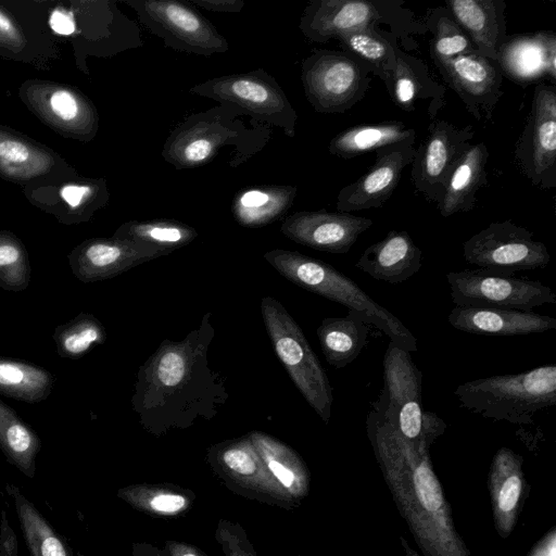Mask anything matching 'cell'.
<instances>
[{"mask_svg":"<svg viewBox=\"0 0 556 556\" xmlns=\"http://www.w3.org/2000/svg\"><path fill=\"white\" fill-rule=\"evenodd\" d=\"M215 328L205 313L182 340H164L139 367L131 406L142 428L160 437L211 420L229 397L225 379L208 364Z\"/></svg>","mask_w":556,"mask_h":556,"instance_id":"cell-1","label":"cell"},{"mask_svg":"<svg viewBox=\"0 0 556 556\" xmlns=\"http://www.w3.org/2000/svg\"><path fill=\"white\" fill-rule=\"evenodd\" d=\"M241 115L239 109L223 104L189 115L164 142L163 160L176 169L195 168L230 147L233 165L240 166L265 147L270 135L268 128L255 121L248 124Z\"/></svg>","mask_w":556,"mask_h":556,"instance_id":"cell-2","label":"cell"},{"mask_svg":"<svg viewBox=\"0 0 556 556\" xmlns=\"http://www.w3.org/2000/svg\"><path fill=\"white\" fill-rule=\"evenodd\" d=\"M263 257L292 283L357 313L402 350L408 353L418 350L417 339L395 315L331 265L300 252L283 249L267 251Z\"/></svg>","mask_w":556,"mask_h":556,"instance_id":"cell-3","label":"cell"},{"mask_svg":"<svg viewBox=\"0 0 556 556\" xmlns=\"http://www.w3.org/2000/svg\"><path fill=\"white\" fill-rule=\"evenodd\" d=\"M454 395L462 407L485 418L529 424L541 409L556 404V366L470 380Z\"/></svg>","mask_w":556,"mask_h":556,"instance_id":"cell-4","label":"cell"},{"mask_svg":"<svg viewBox=\"0 0 556 556\" xmlns=\"http://www.w3.org/2000/svg\"><path fill=\"white\" fill-rule=\"evenodd\" d=\"M261 312L280 363L308 405L327 424L333 403L332 387L301 327L271 296L262 299Z\"/></svg>","mask_w":556,"mask_h":556,"instance_id":"cell-5","label":"cell"},{"mask_svg":"<svg viewBox=\"0 0 556 556\" xmlns=\"http://www.w3.org/2000/svg\"><path fill=\"white\" fill-rule=\"evenodd\" d=\"M189 92L239 109L258 124L295 137L298 113L277 80L263 68L210 78Z\"/></svg>","mask_w":556,"mask_h":556,"instance_id":"cell-6","label":"cell"},{"mask_svg":"<svg viewBox=\"0 0 556 556\" xmlns=\"http://www.w3.org/2000/svg\"><path fill=\"white\" fill-rule=\"evenodd\" d=\"M374 410L399 434L415 441L442 431L444 422L421 407V372L408 352L390 342L383 357V389Z\"/></svg>","mask_w":556,"mask_h":556,"instance_id":"cell-7","label":"cell"},{"mask_svg":"<svg viewBox=\"0 0 556 556\" xmlns=\"http://www.w3.org/2000/svg\"><path fill=\"white\" fill-rule=\"evenodd\" d=\"M370 70L343 51L315 50L301 63L305 98L317 113H344L370 87Z\"/></svg>","mask_w":556,"mask_h":556,"instance_id":"cell-8","label":"cell"},{"mask_svg":"<svg viewBox=\"0 0 556 556\" xmlns=\"http://www.w3.org/2000/svg\"><path fill=\"white\" fill-rule=\"evenodd\" d=\"M127 4L147 30L176 51L208 56L229 49L227 39L187 0H130Z\"/></svg>","mask_w":556,"mask_h":556,"instance_id":"cell-9","label":"cell"},{"mask_svg":"<svg viewBox=\"0 0 556 556\" xmlns=\"http://www.w3.org/2000/svg\"><path fill=\"white\" fill-rule=\"evenodd\" d=\"M446 280L455 306L532 312L534 307L556 303L555 292L540 281L481 268L450 271Z\"/></svg>","mask_w":556,"mask_h":556,"instance_id":"cell-10","label":"cell"},{"mask_svg":"<svg viewBox=\"0 0 556 556\" xmlns=\"http://www.w3.org/2000/svg\"><path fill=\"white\" fill-rule=\"evenodd\" d=\"M467 263L481 269L510 275L546 267L551 255L533 232L510 219L493 222L463 244Z\"/></svg>","mask_w":556,"mask_h":556,"instance_id":"cell-11","label":"cell"},{"mask_svg":"<svg viewBox=\"0 0 556 556\" xmlns=\"http://www.w3.org/2000/svg\"><path fill=\"white\" fill-rule=\"evenodd\" d=\"M515 162L535 187H556V86H535L531 110L516 143Z\"/></svg>","mask_w":556,"mask_h":556,"instance_id":"cell-12","label":"cell"},{"mask_svg":"<svg viewBox=\"0 0 556 556\" xmlns=\"http://www.w3.org/2000/svg\"><path fill=\"white\" fill-rule=\"evenodd\" d=\"M207 462L237 493L286 509L293 503L265 467L249 434L212 445Z\"/></svg>","mask_w":556,"mask_h":556,"instance_id":"cell-13","label":"cell"},{"mask_svg":"<svg viewBox=\"0 0 556 556\" xmlns=\"http://www.w3.org/2000/svg\"><path fill=\"white\" fill-rule=\"evenodd\" d=\"M400 1L312 0L304 8L299 29L312 42L325 43L352 30L400 20Z\"/></svg>","mask_w":556,"mask_h":556,"instance_id":"cell-14","label":"cell"},{"mask_svg":"<svg viewBox=\"0 0 556 556\" xmlns=\"http://www.w3.org/2000/svg\"><path fill=\"white\" fill-rule=\"evenodd\" d=\"M473 137L471 125L458 127L444 119L431 122L410 163L413 185L427 201L435 205L440 202L453 165Z\"/></svg>","mask_w":556,"mask_h":556,"instance_id":"cell-15","label":"cell"},{"mask_svg":"<svg viewBox=\"0 0 556 556\" xmlns=\"http://www.w3.org/2000/svg\"><path fill=\"white\" fill-rule=\"evenodd\" d=\"M433 63L476 119L492 118L503 96V71L497 62L475 52Z\"/></svg>","mask_w":556,"mask_h":556,"instance_id":"cell-16","label":"cell"},{"mask_svg":"<svg viewBox=\"0 0 556 556\" xmlns=\"http://www.w3.org/2000/svg\"><path fill=\"white\" fill-rule=\"evenodd\" d=\"M375 153V162L368 170L339 191L336 203L339 212L382 207L396 189L403 169L413 161L415 140L388 146Z\"/></svg>","mask_w":556,"mask_h":556,"instance_id":"cell-17","label":"cell"},{"mask_svg":"<svg viewBox=\"0 0 556 556\" xmlns=\"http://www.w3.org/2000/svg\"><path fill=\"white\" fill-rule=\"evenodd\" d=\"M372 224V219L351 213L300 211L286 217L280 230L295 243L321 252L344 254Z\"/></svg>","mask_w":556,"mask_h":556,"instance_id":"cell-18","label":"cell"},{"mask_svg":"<svg viewBox=\"0 0 556 556\" xmlns=\"http://www.w3.org/2000/svg\"><path fill=\"white\" fill-rule=\"evenodd\" d=\"M166 253L126 239H92L68 256L71 270L84 283L113 278Z\"/></svg>","mask_w":556,"mask_h":556,"instance_id":"cell-19","label":"cell"},{"mask_svg":"<svg viewBox=\"0 0 556 556\" xmlns=\"http://www.w3.org/2000/svg\"><path fill=\"white\" fill-rule=\"evenodd\" d=\"M447 320L457 330L485 336H523L556 328L552 316L497 307L455 306Z\"/></svg>","mask_w":556,"mask_h":556,"instance_id":"cell-20","label":"cell"},{"mask_svg":"<svg viewBox=\"0 0 556 556\" xmlns=\"http://www.w3.org/2000/svg\"><path fill=\"white\" fill-rule=\"evenodd\" d=\"M445 8L467 33L477 53L498 63L507 38L504 0H447Z\"/></svg>","mask_w":556,"mask_h":556,"instance_id":"cell-21","label":"cell"},{"mask_svg":"<svg viewBox=\"0 0 556 556\" xmlns=\"http://www.w3.org/2000/svg\"><path fill=\"white\" fill-rule=\"evenodd\" d=\"M421 266V250L405 230H390L387 236L369 245L355 263V267L376 280L391 285L406 281Z\"/></svg>","mask_w":556,"mask_h":556,"instance_id":"cell-22","label":"cell"},{"mask_svg":"<svg viewBox=\"0 0 556 556\" xmlns=\"http://www.w3.org/2000/svg\"><path fill=\"white\" fill-rule=\"evenodd\" d=\"M488 146L469 143L453 165L437 208L442 217L473 210L477 193L488 184Z\"/></svg>","mask_w":556,"mask_h":556,"instance_id":"cell-23","label":"cell"},{"mask_svg":"<svg viewBox=\"0 0 556 556\" xmlns=\"http://www.w3.org/2000/svg\"><path fill=\"white\" fill-rule=\"evenodd\" d=\"M395 70L386 87L391 100L405 112H414L420 100L429 99L427 112L434 118L445 103V87L433 79L427 64L394 47Z\"/></svg>","mask_w":556,"mask_h":556,"instance_id":"cell-24","label":"cell"},{"mask_svg":"<svg viewBox=\"0 0 556 556\" xmlns=\"http://www.w3.org/2000/svg\"><path fill=\"white\" fill-rule=\"evenodd\" d=\"M298 188L290 185H261L237 192L231 214L243 227H263L279 219L293 204Z\"/></svg>","mask_w":556,"mask_h":556,"instance_id":"cell-25","label":"cell"},{"mask_svg":"<svg viewBox=\"0 0 556 556\" xmlns=\"http://www.w3.org/2000/svg\"><path fill=\"white\" fill-rule=\"evenodd\" d=\"M369 325L352 311L342 317L324 318L316 333L327 363L337 369L352 363L367 344Z\"/></svg>","mask_w":556,"mask_h":556,"instance_id":"cell-26","label":"cell"},{"mask_svg":"<svg viewBox=\"0 0 556 556\" xmlns=\"http://www.w3.org/2000/svg\"><path fill=\"white\" fill-rule=\"evenodd\" d=\"M409 140H416L415 129L406 127L401 121H387L342 130L330 140L328 151L348 160Z\"/></svg>","mask_w":556,"mask_h":556,"instance_id":"cell-27","label":"cell"},{"mask_svg":"<svg viewBox=\"0 0 556 556\" xmlns=\"http://www.w3.org/2000/svg\"><path fill=\"white\" fill-rule=\"evenodd\" d=\"M265 467L292 498L307 491L306 467L296 452L263 431L248 433Z\"/></svg>","mask_w":556,"mask_h":556,"instance_id":"cell-28","label":"cell"},{"mask_svg":"<svg viewBox=\"0 0 556 556\" xmlns=\"http://www.w3.org/2000/svg\"><path fill=\"white\" fill-rule=\"evenodd\" d=\"M337 40L343 52L364 63L388 86L395 70L394 34L371 26L344 33Z\"/></svg>","mask_w":556,"mask_h":556,"instance_id":"cell-29","label":"cell"},{"mask_svg":"<svg viewBox=\"0 0 556 556\" xmlns=\"http://www.w3.org/2000/svg\"><path fill=\"white\" fill-rule=\"evenodd\" d=\"M40 448L41 440L37 432L0 400V450L7 460L26 477L34 478Z\"/></svg>","mask_w":556,"mask_h":556,"instance_id":"cell-30","label":"cell"},{"mask_svg":"<svg viewBox=\"0 0 556 556\" xmlns=\"http://www.w3.org/2000/svg\"><path fill=\"white\" fill-rule=\"evenodd\" d=\"M5 490L12 497L30 556H75L62 536L14 484Z\"/></svg>","mask_w":556,"mask_h":556,"instance_id":"cell-31","label":"cell"},{"mask_svg":"<svg viewBox=\"0 0 556 556\" xmlns=\"http://www.w3.org/2000/svg\"><path fill=\"white\" fill-rule=\"evenodd\" d=\"M55 386L46 368L22 359L0 356V394L28 404L45 401Z\"/></svg>","mask_w":556,"mask_h":556,"instance_id":"cell-32","label":"cell"},{"mask_svg":"<svg viewBox=\"0 0 556 556\" xmlns=\"http://www.w3.org/2000/svg\"><path fill=\"white\" fill-rule=\"evenodd\" d=\"M117 497L142 513L175 517L192 507L195 495L189 489L179 485L140 483L121 488Z\"/></svg>","mask_w":556,"mask_h":556,"instance_id":"cell-33","label":"cell"},{"mask_svg":"<svg viewBox=\"0 0 556 556\" xmlns=\"http://www.w3.org/2000/svg\"><path fill=\"white\" fill-rule=\"evenodd\" d=\"M198 231L179 220L157 218L131 220L122 225L114 237L157 249L166 254L191 243Z\"/></svg>","mask_w":556,"mask_h":556,"instance_id":"cell-34","label":"cell"},{"mask_svg":"<svg viewBox=\"0 0 556 556\" xmlns=\"http://www.w3.org/2000/svg\"><path fill=\"white\" fill-rule=\"evenodd\" d=\"M52 338L61 357L78 359L94 346L103 344L106 340V331L94 315L80 313L72 320L59 325Z\"/></svg>","mask_w":556,"mask_h":556,"instance_id":"cell-35","label":"cell"},{"mask_svg":"<svg viewBox=\"0 0 556 556\" xmlns=\"http://www.w3.org/2000/svg\"><path fill=\"white\" fill-rule=\"evenodd\" d=\"M427 26L432 31L429 45L432 61L448 60L477 52L467 33L445 7L435 8L430 12Z\"/></svg>","mask_w":556,"mask_h":556,"instance_id":"cell-36","label":"cell"},{"mask_svg":"<svg viewBox=\"0 0 556 556\" xmlns=\"http://www.w3.org/2000/svg\"><path fill=\"white\" fill-rule=\"evenodd\" d=\"M30 281V266L24 247L9 236H0V289L20 292Z\"/></svg>","mask_w":556,"mask_h":556,"instance_id":"cell-37","label":"cell"},{"mask_svg":"<svg viewBox=\"0 0 556 556\" xmlns=\"http://www.w3.org/2000/svg\"><path fill=\"white\" fill-rule=\"evenodd\" d=\"M215 539L225 556H257L245 530L238 522L220 519Z\"/></svg>","mask_w":556,"mask_h":556,"instance_id":"cell-38","label":"cell"},{"mask_svg":"<svg viewBox=\"0 0 556 556\" xmlns=\"http://www.w3.org/2000/svg\"><path fill=\"white\" fill-rule=\"evenodd\" d=\"M414 484L421 506L428 511L438 510L443 503L440 483L426 460L414 471Z\"/></svg>","mask_w":556,"mask_h":556,"instance_id":"cell-39","label":"cell"},{"mask_svg":"<svg viewBox=\"0 0 556 556\" xmlns=\"http://www.w3.org/2000/svg\"><path fill=\"white\" fill-rule=\"evenodd\" d=\"M50 108L63 121H73L79 113L76 98L66 90H56L51 94Z\"/></svg>","mask_w":556,"mask_h":556,"instance_id":"cell-40","label":"cell"},{"mask_svg":"<svg viewBox=\"0 0 556 556\" xmlns=\"http://www.w3.org/2000/svg\"><path fill=\"white\" fill-rule=\"evenodd\" d=\"M0 556H18V541L5 510L1 511Z\"/></svg>","mask_w":556,"mask_h":556,"instance_id":"cell-41","label":"cell"},{"mask_svg":"<svg viewBox=\"0 0 556 556\" xmlns=\"http://www.w3.org/2000/svg\"><path fill=\"white\" fill-rule=\"evenodd\" d=\"M520 490L521 481L517 476H510L505 480L498 495V506L503 511H509L516 506Z\"/></svg>","mask_w":556,"mask_h":556,"instance_id":"cell-42","label":"cell"},{"mask_svg":"<svg viewBox=\"0 0 556 556\" xmlns=\"http://www.w3.org/2000/svg\"><path fill=\"white\" fill-rule=\"evenodd\" d=\"M29 156L27 146L18 140L4 139L0 141V160L7 163H22Z\"/></svg>","mask_w":556,"mask_h":556,"instance_id":"cell-43","label":"cell"},{"mask_svg":"<svg viewBox=\"0 0 556 556\" xmlns=\"http://www.w3.org/2000/svg\"><path fill=\"white\" fill-rule=\"evenodd\" d=\"M193 7L218 13H238L245 5L243 0H187Z\"/></svg>","mask_w":556,"mask_h":556,"instance_id":"cell-44","label":"cell"},{"mask_svg":"<svg viewBox=\"0 0 556 556\" xmlns=\"http://www.w3.org/2000/svg\"><path fill=\"white\" fill-rule=\"evenodd\" d=\"M94 192V189L88 185H66L61 188L60 195L72 208L81 205Z\"/></svg>","mask_w":556,"mask_h":556,"instance_id":"cell-45","label":"cell"},{"mask_svg":"<svg viewBox=\"0 0 556 556\" xmlns=\"http://www.w3.org/2000/svg\"><path fill=\"white\" fill-rule=\"evenodd\" d=\"M49 23L51 29L60 35H71L76 29L73 15L63 10H54L50 15Z\"/></svg>","mask_w":556,"mask_h":556,"instance_id":"cell-46","label":"cell"},{"mask_svg":"<svg viewBox=\"0 0 556 556\" xmlns=\"http://www.w3.org/2000/svg\"><path fill=\"white\" fill-rule=\"evenodd\" d=\"M163 551L166 556H207L194 545L174 540L165 541Z\"/></svg>","mask_w":556,"mask_h":556,"instance_id":"cell-47","label":"cell"},{"mask_svg":"<svg viewBox=\"0 0 556 556\" xmlns=\"http://www.w3.org/2000/svg\"><path fill=\"white\" fill-rule=\"evenodd\" d=\"M132 556H166L163 548L150 543H134Z\"/></svg>","mask_w":556,"mask_h":556,"instance_id":"cell-48","label":"cell"},{"mask_svg":"<svg viewBox=\"0 0 556 556\" xmlns=\"http://www.w3.org/2000/svg\"><path fill=\"white\" fill-rule=\"evenodd\" d=\"M0 31L11 38L16 37V30L11 21L0 12Z\"/></svg>","mask_w":556,"mask_h":556,"instance_id":"cell-49","label":"cell"},{"mask_svg":"<svg viewBox=\"0 0 556 556\" xmlns=\"http://www.w3.org/2000/svg\"><path fill=\"white\" fill-rule=\"evenodd\" d=\"M75 556H85V555L78 552Z\"/></svg>","mask_w":556,"mask_h":556,"instance_id":"cell-50","label":"cell"}]
</instances>
